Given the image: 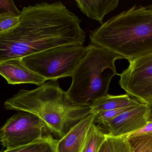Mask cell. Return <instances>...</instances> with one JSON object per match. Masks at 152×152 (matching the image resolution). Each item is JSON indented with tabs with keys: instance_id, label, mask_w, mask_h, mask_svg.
<instances>
[{
	"instance_id": "obj_21",
	"label": "cell",
	"mask_w": 152,
	"mask_h": 152,
	"mask_svg": "<svg viewBox=\"0 0 152 152\" xmlns=\"http://www.w3.org/2000/svg\"><path fill=\"white\" fill-rule=\"evenodd\" d=\"M148 105L149 107L148 121H152V103Z\"/></svg>"
},
{
	"instance_id": "obj_9",
	"label": "cell",
	"mask_w": 152,
	"mask_h": 152,
	"mask_svg": "<svg viewBox=\"0 0 152 152\" xmlns=\"http://www.w3.org/2000/svg\"><path fill=\"white\" fill-rule=\"evenodd\" d=\"M0 74L8 84L12 85L29 83L40 86L47 81L45 78L28 68L22 58L0 62Z\"/></svg>"
},
{
	"instance_id": "obj_16",
	"label": "cell",
	"mask_w": 152,
	"mask_h": 152,
	"mask_svg": "<svg viewBox=\"0 0 152 152\" xmlns=\"http://www.w3.org/2000/svg\"><path fill=\"white\" fill-rule=\"evenodd\" d=\"M132 152H152V134L128 138Z\"/></svg>"
},
{
	"instance_id": "obj_14",
	"label": "cell",
	"mask_w": 152,
	"mask_h": 152,
	"mask_svg": "<svg viewBox=\"0 0 152 152\" xmlns=\"http://www.w3.org/2000/svg\"><path fill=\"white\" fill-rule=\"evenodd\" d=\"M107 138V135L93 123L88 132L81 152H99Z\"/></svg>"
},
{
	"instance_id": "obj_12",
	"label": "cell",
	"mask_w": 152,
	"mask_h": 152,
	"mask_svg": "<svg viewBox=\"0 0 152 152\" xmlns=\"http://www.w3.org/2000/svg\"><path fill=\"white\" fill-rule=\"evenodd\" d=\"M142 104L128 94L113 96L108 94L96 101L91 107V112L96 114L100 111H108Z\"/></svg>"
},
{
	"instance_id": "obj_1",
	"label": "cell",
	"mask_w": 152,
	"mask_h": 152,
	"mask_svg": "<svg viewBox=\"0 0 152 152\" xmlns=\"http://www.w3.org/2000/svg\"><path fill=\"white\" fill-rule=\"evenodd\" d=\"M81 21L61 1L25 7L13 29L0 34V62L64 46H83Z\"/></svg>"
},
{
	"instance_id": "obj_4",
	"label": "cell",
	"mask_w": 152,
	"mask_h": 152,
	"mask_svg": "<svg viewBox=\"0 0 152 152\" xmlns=\"http://www.w3.org/2000/svg\"><path fill=\"white\" fill-rule=\"evenodd\" d=\"M87 47V53L71 77L72 84L66 93L75 104L91 107L109 94L110 83L118 75L115 62L123 58L91 43Z\"/></svg>"
},
{
	"instance_id": "obj_8",
	"label": "cell",
	"mask_w": 152,
	"mask_h": 152,
	"mask_svg": "<svg viewBox=\"0 0 152 152\" xmlns=\"http://www.w3.org/2000/svg\"><path fill=\"white\" fill-rule=\"evenodd\" d=\"M149 107L142 104L126 111L101 127L108 136L123 137L143 128L148 122Z\"/></svg>"
},
{
	"instance_id": "obj_19",
	"label": "cell",
	"mask_w": 152,
	"mask_h": 152,
	"mask_svg": "<svg viewBox=\"0 0 152 152\" xmlns=\"http://www.w3.org/2000/svg\"><path fill=\"white\" fill-rule=\"evenodd\" d=\"M6 14L20 16L21 11L16 6L12 0H0V15Z\"/></svg>"
},
{
	"instance_id": "obj_22",
	"label": "cell",
	"mask_w": 152,
	"mask_h": 152,
	"mask_svg": "<svg viewBox=\"0 0 152 152\" xmlns=\"http://www.w3.org/2000/svg\"><path fill=\"white\" fill-rule=\"evenodd\" d=\"M99 152H103V146H102V148H101V149Z\"/></svg>"
},
{
	"instance_id": "obj_7",
	"label": "cell",
	"mask_w": 152,
	"mask_h": 152,
	"mask_svg": "<svg viewBox=\"0 0 152 152\" xmlns=\"http://www.w3.org/2000/svg\"><path fill=\"white\" fill-rule=\"evenodd\" d=\"M118 74L119 84L128 95L143 104L152 103V52L129 61Z\"/></svg>"
},
{
	"instance_id": "obj_15",
	"label": "cell",
	"mask_w": 152,
	"mask_h": 152,
	"mask_svg": "<svg viewBox=\"0 0 152 152\" xmlns=\"http://www.w3.org/2000/svg\"><path fill=\"white\" fill-rule=\"evenodd\" d=\"M103 152H132L128 139L107 135L103 145Z\"/></svg>"
},
{
	"instance_id": "obj_20",
	"label": "cell",
	"mask_w": 152,
	"mask_h": 152,
	"mask_svg": "<svg viewBox=\"0 0 152 152\" xmlns=\"http://www.w3.org/2000/svg\"><path fill=\"white\" fill-rule=\"evenodd\" d=\"M152 134V121L148 122L145 126L136 131L123 136L126 138L134 136H140V135H146V134Z\"/></svg>"
},
{
	"instance_id": "obj_6",
	"label": "cell",
	"mask_w": 152,
	"mask_h": 152,
	"mask_svg": "<svg viewBox=\"0 0 152 152\" xmlns=\"http://www.w3.org/2000/svg\"><path fill=\"white\" fill-rule=\"evenodd\" d=\"M44 122L38 116L20 112L7 120L0 130V140L6 149L19 147L40 139L47 134Z\"/></svg>"
},
{
	"instance_id": "obj_5",
	"label": "cell",
	"mask_w": 152,
	"mask_h": 152,
	"mask_svg": "<svg viewBox=\"0 0 152 152\" xmlns=\"http://www.w3.org/2000/svg\"><path fill=\"white\" fill-rule=\"evenodd\" d=\"M87 51V46H60L24 57L22 60L46 80H58L72 77Z\"/></svg>"
},
{
	"instance_id": "obj_13",
	"label": "cell",
	"mask_w": 152,
	"mask_h": 152,
	"mask_svg": "<svg viewBox=\"0 0 152 152\" xmlns=\"http://www.w3.org/2000/svg\"><path fill=\"white\" fill-rule=\"evenodd\" d=\"M58 140L48 134L40 139L19 147L6 149L1 152H57Z\"/></svg>"
},
{
	"instance_id": "obj_2",
	"label": "cell",
	"mask_w": 152,
	"mask_h": 152,
	"mask_svg": "<svg viewBox=\"0 0 152 152\" xmlns=\"http://www.w3.org/2000/svg\"><path fill=\"white\" fill-rule=\"evenodd\" d=\"M4 105L7 110L26 112L38 116L50 132L60 138L91 113V107L74 104L58 80H50L34 89L20 90Z\"/></svg>"
},
{
	"instance_id": "obj_18",
	"label": "cell",
	"mask_w": 152,
	"mask_h": 152,
	"mask_svg": "<svg viewBox=\"0 0 152 152\" xmlns=\"http://www.w3.org/2000/svg\"><path fill=\"white\" fill-rule=\"evenodd\" d=\"M20 17L6 14L0 15V34L6 32L17 26Z\"/></svg>"
},
{
	"instance_id": "obj_17",
	"label": "cell",
	"mask_w": 152,
	"mask_h": 152,
	"mask_svg": "<svg viewBox=\"0 0 152 152\" xmlns=\"http://www.w3.org/2000/svg\"><path fill=\"white\" fill-rule=\"evenodd\" d=\"M140 105L126 107L108 110V111H100L95 114L94 123L99 127L101 128L105 125L108 122L110 121L115 117H117L119 115L128 110L132 109Z\"/></svg>"
},
{
	"instance_id": "obj_11",
	"label": "cell",
	"mask_w": 152,
	"mask_h": 152,
	"mask_svg": "<svg viewBox=\"0 0 152 152\" xmlns=\"http://www.w3.org/2000/svg\"><path fill=\"white\" fill-rule=\"evenodd\" d=\"M75 2L83 14L101 24L104 23L103 21L105 16L114 10L119 4V0H77Z\"/></svg>"
},
{
	"instance_id": "obj_3",
	"label": "cell",
	"mask_w": 152,
	"mask_h": 152,
	"mask_svg": "<svg viewBox=\"0 0 152 152\" xmlns=\"http://www.w3.org/2000/svg\"><path fill=\"white\" fill-rule=\"evenodd\" d=\"M91 43L128 61L152 52V5H135L90 31Z\"/></svg>"
},
{
	"instance_id": "obj_10",
	"label": "cell",
	"mask_w": 152,
	"mask_h": 152,
	"mask_svg": "<svg viewBox=\"0 0 152 152\" xmlns=\"http://www.w3.org/2000/svg\"><path fill=\"white\" fill-rule=\"evenodd\" d=\"M95 114L91 113L76 124L63 137L58 140L57 152H81Z\"/></svg>"
}]
</instances>
